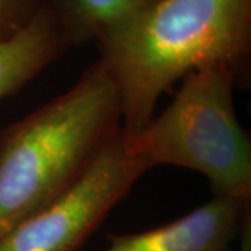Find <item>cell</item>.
I'll return each instance as SVG.
<instances>
[{"mask_svg": "<svg viewBox=\"0 0 251 251\" xmlns=\"http://www.w3.org/2000/svg\"><path fill=\"white\" fill-rule=\"evenodd\" d=\"M95 44L120 95L123 130L135 133L194 70L227 66L250 85L251 0H148Z\"/></svg>", "mask_w": 251, "mask_h": 251, "instance_id": "1", "label": "cell"}, {"mask_svg": "<svg viewBox=\"0 0 251 251\" xmlns=\"http://www.w3.org/2000/svg\"><path fill=\"white\" fill-rule=\"evenodd\" d=\"M123 128L122 102L97 60L77 82L0 131V237L84 176Z\"/></svg>", "mask_w": 251, "mask_h": 251, "instance_id": "2", "label": "cell"}, {"mask_svg": "<svg viewBox=\"0 0 251 251\" xmlns=\"http://www.w3.org/2000/svg\"><path fill=\"white\" fill-rule=\"evenodd\" d=\"M171 105L127 143L151 169L173 165L202 173L214 196L251 201V144L234 110L242 80L227 66L188 73ZM125 131V130H123Z\"/></svg>", "mask_w": 251, "mask_h": 251, "instance_id": "3", "label": "cell"}, {"mask_svg": "<svg viewBox=\"0 0 251 251\" xmlns=\"http://www.w3.org/2000/svg\"><path fill=\"white\" fill-rule=\"evenodd\" d=\"M147 171L122 128L75 184L0 237V251H80Z\"/></svg>", "mask_w": 251, "mask_h": 251, "instance_id": "4", "label": "cell"}, {"mask_svg": "<svg viewBox=\"0 0 251 251\" xmlns=\"http://www.w3.org/2000/svg\"><path fill=\"white\" fill-rule=\"evenodd\" d=\"M250 204L214 196L171 224L138 233L109 234L105 251H232Z\"/></svg>", "mask_w": 251, "mask_h": 251, "instance_id": "5", "label": "cell"}, {"mask_svg": "<svg viewBox=\"0 0 251 251\" xmlns=\"http://www.w3.org/2000/svg\"><path fill=\"white\" fill-rule=\"evenodd\" d=\"M69 49L59 24L42 6L28 27L0 44V99L16 95Z\"/></svg>", "mask_w": 251, "mask_h": 251, "instance_id": "6", "label": "cell"}, {"mask_svg": "<svg viewBox=\"0 0 251 251\" xmlns=\"http://www.w3.org/2000/svg\"><path fill=\"white\" fill-rule=\"evenodd\" d=\"M148 0H44L70 48L97 42Z\"/></svg>", "mask_w": 251, "mask_h": 251, "instance_id": "7", "label": "cell"}, {"mask_svg": "<svg viewBox=\"0 0 251 251\" xmlns=\"http://www.w3.org/2000/svg\"><path fill=\"white\" fill-rule=\"evenodd\" d=\"M44 0H0V44L18 35L29 25Z\"/></svg>", "mask_w": 251, "mask_h": 251, "instance_id": "8", "label": "cell"}]
</instances>
